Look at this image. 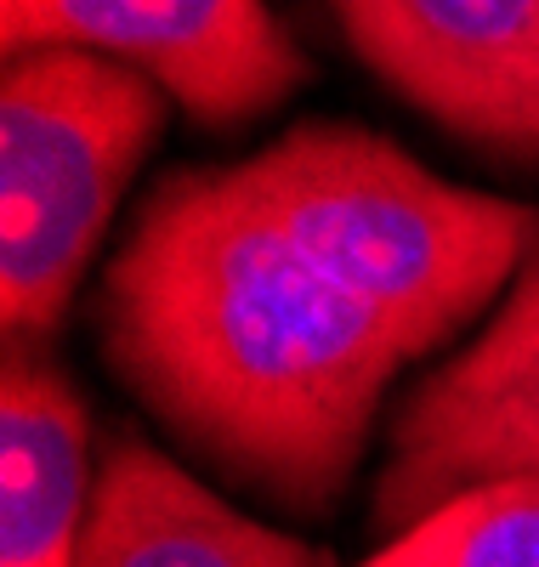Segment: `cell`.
I'll use <instances>...</instances> for the list:
<instances>
[{
	"mask_svg": "<svg viewBox=\"0 0 539 567\" xmlns=\"http://www.w3.org/2000/svg\"><path fill=\"white\" fill-rule=\"evenodd\" d=\"M120 386L216 477L329 516L364 460L404 336L273 227L238 165L171 171L96 284Z\"/></svg>",
	"mask_w": 539,
	"mask_h": 567,
	"instance_id": "obj_1",
	"label": "cell"
},
{
	"mask_svg": "<svg viewBox=\"0 0 539 567\" xmlns=\"http://www.w3.org/2000/svg\"><path fill=\"white\" fill-rule=\"evenodd\" d=\"M273 227L415 358L444 347L522 272L539 216L471 194L358 125H296L238 165Z\"/></svg>",
	"mask_w": 539,
	"mask_h": 567,
	"instance_id": "obj_2",
	"label": "cell"
},
{
	"mask_svg": "<svg viewBox=\"0 0 539 567\" xmlns=\"http://www.w3.org/2000/svg\"><path fill=\"white\" fill-rule=\"evenodd\" d=\"M165 91L96 52H29L0 85V323L40 347L63 323L125 187L160 136Z\"/></svg>",
	"mask_w": 539,
	"mask_h": 567,
	"instance_id": "obj_3",
	"label": "cell"
},
{
	"mask_svg": "<svg viewBox=\"0 0 539 567\" xmlns=\"http://www.w3.org/2000/svg\"><path fill=\"white\" fill-rule=\"evenodd\" d=\"M7 63L96 52L149 74L200 125L233 131L278 109L313 58L267 0H0Z\"/></svg>",
	"mask_w": 539,
	"mask_h": 567,
	"instance_id": "obj_4",
	"label": "cell"
},
{
	"mask_svg": "<svg viewBox=\"0 0 539 567\" xmlns=\"http://www.w3.org/2000/svg\"><path fill=\"white\" fill-rule=\"evenodd\" d=\"M539 477V261L477 336L404 398L375 477V528L398 539L466 488Z\"/></svg>",
	"mask_w": 539,
	"mask_h": 567,
	"instance_id": "obj_5",
	"label": "cell"
},
{
	"mask_svg": "<svg viewBox=\"0 0 539 567\" xmlns=\"http://www.w3.org/2000/svg\"><path fill=\"white\" fill-rule=\"evenodd\" d=\"M329 12L426 120L539 165V0H329Z\"/></svg>",
	"mask_w": 539,
	"mask_h": 567,
	"instance_id": "obj_6",
	"label": "cell"
},
{
	"mask_svg": "<svg viewBox=\"0 0 539 567\" xmlns=\"http://www.w3.org/2000/svg\"><path fill=\"white\" fill-rule=\"evenodd\" d=\"M80 567H329L307 539L267 528L149 437L120 432L96 460Z\"/></svg>",
	"mask_w": 539,
	"mask_h": 567,
	"instance_id": "obj_7",
	"label": "cell"
},
{
	"mask_svg": "<svg viewBox=\"0 0 539 567\" xmlns=\"http://www.w3.org/2000/svg\"><path fill=\"white\" fill-rule=\"evenodd\" d=\"M91 409L40 347L0 369V567H80L91 523Z\"/></svg>",
	"mask_w": 539,
	"mask_h": 567,
	"instance_id": "obj_8",
	"label": "cell"
},
{
	"mask_svg": "<svg viewBox=\"0 0 539 567\" xmlns=\"http://www.w3.org/2000/svg\"><path fill=\"white\" fill-rule=\"evenodd\" d=\"M364 567H539V477L455 494L386 539Z\"/></svg>",
	"mask_w": 539,
	"mask_h": 567,
	"instance_id": "obj_9",
	"label": "cell"
}]
</instances>
